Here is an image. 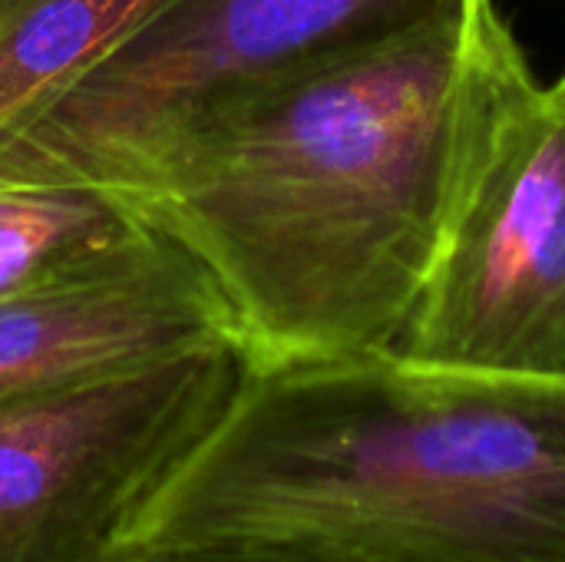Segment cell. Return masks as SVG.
<instances>
[{"label":"cell","instance_id":"cell-1","mask_svg":"<svg viewBox=\"0 0 565 562\" xmlns=\"http://www.w3.org/2000/svg\"><path fill=\"white\" fill-rule=\"evenodd\" d=\"M530 79L490 7L228 93L96 189L215 278L255 368L391 354Z\"/></svg>","mask_w":565,"mask_h":562},{"label":"cell","instance_id":"cell-2","mask_svg":"<svg viewBox=\"0 0 565 562\" xmlns=\"http://www.w3.org/2000/svg\"><path fill=\"white\" fill-rule=\"evenodd\" d=\"M129 543L565 562V381L401 354L255 368Z\"/></svg>","mask_w":565,"mask_h":562},{"label":"cell","instance_id":"cell-3","mask_svg":"<svg viewBox=\"0 0 565 562\" xmlns=\"http://www.w3.org/2000/svg\"><path fill=\"white\" fill-rule=\"evenodd\" d=\"M497 0H169L0 152V182L103 185L215 99Z\"/></svg>","mask_w":565,"mask_h":562},{"label":"cell","instance_id":"cell-4","mask_svg":"<svg viewBox=\"0 0 565 562\" xmlns=\"http://www.w3.org/2000/svg\"><path fill=\"white\" fill-rule=\"evenodd\" d=\"M252 371L232 341L0 401V562L116 560Z\"/></svg>","mask_w":565,"mask_h":562},{"label":"cell","instance_id":"cell-5","mask_svg":"<svg viewBox=\"0 0 565 562\" xmlns=\"http://www.w3.org/2000/svg\"><path fill=\"white\" fill-rule=\"evenodd\" d=\"M391 354L565 381V89L523 83Z\"/></svg>","mask_w":565,"mask_h":562},{"label":"cell","instance_id":"cell-6","mask_svg":"<svg viewBox=\"0 0 565 562\" xmlns=\"http://www.w3.org/2000/svg\"><path fill=\"white\" fill-rule=\"evenodd\" d=\"M245 341L215 278L139 222L0 298V401Z\"/></svg>","mask_w":565,"mask_h":562},{"label":"cell","instance_id":"cell-7","mask_svg":"<svg viewBox=\"0 0 565 562\" xmlns=\"http://www.w3.org/2000/svg\"><path fill=\"white\" fill-rule=\"evenodd\" d=\"M169 0H0V152Z\"/></svg>","mask_w":565,"mask_h":562},{"label":"cell","instance_id":"cell-8","mask_svg":"<svg viewBox=\"0 0 565 562\" xmlns=\"http://www.w3.org/2000/svg\"><path fill=\"white\" fill-rule=\"evenodd\" d=\"M132 215L79 182H0V298L106 245Z\"/></svg>","mask_w":565,"mask_h":562},{"label":"cell","instance_id":"cell-9","mask_svg":"<svg viewBox=\"0 0 565 562\" xmlns=\"http://www.w3.org/2000/svg\"><path fill=\"white\" fill-rule=\"evenodd\" d=\"M113 562H275L248 550L212 543H126Z\"/></svg>","mask_w":565,"mask_h":562},{"label":"cell","instance_id":"cell-10","mask_svg":"<svg viewBox=\"0 0 565 562\" xmlns=\"http://www.w3.org/2000/svg\"><path fill=\"white\" fill-rule=\"evenodd\" d=\"M556 86H559V89H565V73L559 76V79H556Z\"/></svg>","mask_w":565,"mask_h":562}]
</instances>
